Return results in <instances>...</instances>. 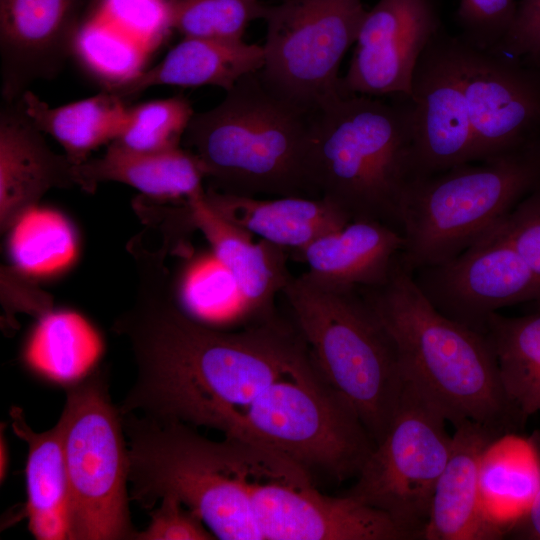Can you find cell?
<instances>
[{
    "label": "cell",
    "instance_id": "1",
    "mask_svg": "<svg viewBox=\"0 0 540 540\" xmlns=\"http://www.w3.org/2000/svg\"><path fill=\"white\" fill-rule=\"evenodd\" d=\"M134 253L135 299L113 326L129 340L137 368L121 414L224 433L234 415L272 382L314 364L298 329L274 315L235 332L192 317L176 298L164 253Z\"/></svg>",
    "mask_w": 540,
    "mask_h": 540
},
{
    "label": "cell",
    "instance_id": "2",
    "mask_svg": "<svg viewBox=\"0 0 540 540\" xmlns=\"http://www.w3.org/2000/svg\"><path fill=\"white\" fill-rule=\"evenodd\" d=\"M358 289L395 346L404 382L447 421L471 420L502 434L523 428L486 335L435 309L401 260L386 282Z\"/></svg>",
    "mask_w": 540,
    "mask_h": 540
},
{
    "label": "cell",
    "instance_id": "3",
    "mask_svg": "<svg viewBox=\"0 0 540 540\" xmlns=\"http://www.w3.org/2000/svg\"><path fill=\"white\" fill-rule=\"evenodd\" d=\"M410 96L339 95L313 113L308 156L313 197L350 220L400 232L407 192L417 178Z\"/></svg>",
    "mask_w": 540,
    "mask_h": 540
},
{
    "label": "cell",
    "instance_id": "4",
    "mask_svg": "<svg viewBox=\"0 0 540 540\" xmlns=\"http://www.w3.org/2000/svg\"><path fill=\"white\" fill-rule=\"evenodd\" d=\"M313 113L283 98L259 71L215 107L194 113L183 142L209 188L253 197H313L308 172Z\"/></svg>",
    "mask_w": 540,
    "mask_h": 540
},
{
    "label": "cell",
    "instance_id": "5",
    "mask_svg": "<svg viewBox=\"0 0 540 540\" xmlns=\"http://www.w3.org/2000/svg\"><path fill=\"white\" fill-rule=\"evenodd\" d=\"M131 499L152 510L178 498L222 540H262L243 459L235 439L209 440L188 425L122 414Z\"/></svg>",
    "mask_w": 540,
    "mask_h": 540
},
{
    "label": "cell",
    "instance_id": "6",
    "mask_svg": "<svg viewBox=\"0 0 540 540\" xmlns=\"http://www.w3.org/2000/svg\"><path fill=\"white\" fill-rule=\"evenodd\" d=\"M282 294L322 378L378 444L404 387L390 336L358 288H327L301 274L291 276Z\"/></svg>",
    "mask_w": 540,
    "mask_h": 540
},
{
    "label": "cell",
    "instance_id": "7",
    "mask_svg": "<svg viewBox=\"0 0 540 540\" xmlns=\"http://www.w3.org/2000/svg\"><path fill=\"white\" fill-rule=\"evenodd\" d=\"M540 185V138L494 158L418 177L400 215L411 272L447 261L496 228Z\"/></svg>",
    "mask_w": 540,
    "mask_h": 540
},
{
    "label": "cell",
    "instance_id": "8",
    "mask_svg": "<svg viewBox=\"0 0 540 540\" xmlns=\"http://www.w3.org/2000/svg\"><path fill=\"white\" fill-rule=\"evenodd\" d=\"M224 434L338 480L357 476L375 447L357 413L315 363L272 382L234 415Z\"/></svg>",
    "mask_w": 540,
    "mask_h": 540
},
{
    "label": "cell",
    "instance_id": "9",
    "mask_svg": "<svg viewBox=\"0 0 540 540\" xmlns=\"http://www.w3.org/2000/svg\"><path fill=\"white\" fill-rule=\"evenodd\" d=\"M107 374L93 370L68 385L59 423L70 495V540L134 539L129 452Z\"/></svg>",
    "mask_w": 540,
    "mask_h": 540
},
{
    "label": "cell",
    "instance_id": "10",
    "mask_svg": "<svg viewBox=\"0 0 540 540\" xmlns=\"http://www.w3.org/2000/svg\"><path fill=\"white\" fill-rule=\"evenodd\" d=\"M444 414L404 382L392 422L346 495L422 539L436 483L451 452Z\"/></svg>",
    "mask_w": 540,
    "mask_h": 540
},
{
    "label": "cell",
    "instance_id": "11",
    "mask_svg": "<svg viewBox=\"0 0 540 540\" xmlns=\"http://www.w3.org/2000/svg\"><path fill=\"white\" fill-rule=\"evenodd\" d=\"M366 9L362 0H282L267 5L264 65L277 94L314 112L342 95L339 68L355 44Z\"/></svg>",
    "mask_w": 540,
    "mask_h": 540
},
{
    "label": "cell",
    "instance_id": "12",
    "mask_svg": "<svg viewBox=\"0 0 540 540\" xmlns=\"http://www.w3.org/2000/svg\"><path fill=\"white\" fill-rule=\"evenodd\" d=\"M262 540H408L386 514L319 492L310 473L279 454L238 441Z\"/></svg>",
    "mask_w": 540,
    "mask_h": 540
},
{
    "label": "cell",
    "instance_id": "13",
    "mask_svg": "<svg viewBox=\"0 0 540 540\" xmlns=\"http://www.w3.org/2000/svg\"><path fill=\"white\" fill-rule=\"evenodd\" d=\"M412 276L435 309L483 334L500 308L540 301L536 278L498 226L455 257Z\"/></svg>",
    "mask_w": 540,
    "mask_h": 540
},
{
    "label": "cell",
    "instance_id": "14",
    "mask_svg": "<svg viewBox=\"0 0 540 540\" xmlns=\"http://www.w3.org/2000/svg\"><path fill=\"white\" fill-rule=\"evenodd\" d=\"M453 53L469 105L475 162L540 138V69L452 35Z\"/></svg>",
    "mask_w": 540,
    "mask_h": 540
},
{
    "label": "cell",
    "instance_id": "15",
    "mask_svg": "<svg viewBox=\"0 0 540 540\" xmlns=\"http://www.w3.org/2000/svg\"><path fill=\"white\" fill-rule=\"evenodd\" d=\"M443 29L439 0H379L362 19L341 94L411 96L415 67Z\"/></svg>",
    "mask_w": 540,
    "mask_h": 540
},
{
    "label": "cell",
    "instance_id": "16",
    "mask_svg": "<svg viewBox=\"0 0 540 540\" xmlns=\"http://www.w3.org/2000/svg\"><path fill=\"white\" fill-rule=\"evenodd\" d=\"M413 149L417 178L475 162L469 105L452 35L444 28L421 55L412 77Z\"/></svg>",
    "mask_w": 540,
    "mask_h": 540
},
{
    "label": "cell",
    "instance_id": "17",
    "mask_svg": "<svg viewBox=\"0 0 540 540\" xmlns=\"http://www.w3.org/2000/svg\"><path fill=\"white\" fill-rule=\"evenodd\" d=\"M87 2L0 0L4 101H17L31 83L60 72L73 51Z\"/></svg>",
    "mask_w": 540,
    "mask_h": 540
},
{
    "label": "cell",
    "instance_id": "18",
    "mask_svg": "<svg viewBox=\"0 0 540 540\" xmlns=\"http://www.w3.org/2000/svg\"><path fill=\"white\" fill-rule=\"evenodd\" d=\"M183 220L200 231L232 277L244 318L273 315V303L291 278L288 252L238 227L207 200L205 191L181 202Z\"/></svg>",
    "mask_w": 540,
    "mask_h": 540
},
{
    "label": "cell",
    "instance_id": "19",
    "mask_svg": "<svg viewBox=\"0 0 540 540\" xmlns=\"http://www.w3.org/2000/svg\"><path fill=\"white\" fill-rule=\"evenodd\" d=\"M77 186L75 164L52 151L19 99L0 113V225L9 230L53 188Z\"/></svg>",
    "mask_w": 540,
    "mask_h": 540
},
{
    "label": "cell",
    "instance_id": "20",
    "mask_svg": "<svg viewBox=\"0 0 540 540\" xmlns=\"http://www.w3.org/2000/svg\"><path fill=\"white\" fill-rule=\"evenodd\" d=\"M403 245L401 233L387 224L350 220L293 255L306 265L303 274L311 281L355 289L386 282L401 260Z\"/></svg>",
    "mask_w": 540,
    "mask_h": 540
},
{
    "label": "cell",
    "instance_id": "21",
    "mask_svg": "<svg viewBox=\"0 0 540 540\" xmlns=\"http://www.w3.org/2000/svg\"><path fill=\"white\" fill-rule=\"evenodd\" d=\"M498 431L465 420L455 426L447 463L436 483L424 540H497L485 520L479 497V465L483 450Z\"/></svg>",
    "mask_w": 540,
    "mask_h": 540
},
{
    "label": "cell",
    "instance_id": "22",
    "mask_svg": "<svg viewBox=\"0 0 540 540\" xmlns=\"http://www.w3.org/2000/svg\"><path fill=\"white\" fill-rule=\"evenodd\" d=\"M264 65L263 45L183 37L154 67L112 84L123 99L160 85L216 86L226 92Z\"/></svg>",
    "mask_w": 540,
    "mask_h": 540
},
{
    "label": "cell",
    "instance_id": "23",
    "mask_svg": "<svg viewBox=\"0 0 540 540\" xmlns=\"http://www.w3.org/2000/svg\"><path fill=\"white\" fill-rule=\"evenodd\" d=\"M210 204L229 221L260 240L294 254L350 219L318 197H253L205 189Z\"/></svg>",
    "mask_w": 540,
    "mask_h": 540
},
{
    "label": "cell",
    "instance_id": "24",
    "mask_svg": "<svg viewBox=\"0 0 540 540\" xmlns=\"http://www.w3.org/2000/svg\"><path fill=\"white\" fill-rule=\"evenodd\" d=\"M540 490V431L507 432L482 452L479 497L487 523L503 538L521 520Z\"/></svg>",
    "mask_w": 540,
    "mask_h": 540
},
{
    "label": "cell",
    "instance_id": "25",
    "mask_svg": "<svg viewBox=\"0 0 540 540\" xmlns=\"http://www.w3.org/2000/svg\"><path fill=\"white\" fill-rule=\"evenodd\" d=\"M77 186L93 192L101 182L127 184L146 197L186 200L205 191L204 172L186 148L141 152L110 143L106 152L75 165Z\"/></svg>",
    "mask_w": 540,
    "mask_h": 540
},
{
    "label": "cell",
    "instance_id": "26",
    "mask_svg": "<svg viewBox=\"0 0 540 540\" xmlns=\"http://www.w3.org/2000/svg\"><path fill=\"white\" fill-rule=\"evenodd\" d=\"M14 433L27 443L26 515L30 532L39 540H70V495L62 429L56 425L37 433L23 411L10 409Z\"/></svg>",
    "mask_w": 540,
    "mask_h": 540
},
{
    "label": "cell",
    "instance_id": "27",
    "mask_svg": "<svg viewBox=\"0 0 540 540\" xmlns=\"http://www.w3.org/2000/svg\"><path fill=\"white\" fill-rule=\"evenodd\" d=\"M19 101L34 126L61 144L65 155L75 165L86 161L99 146L119 137L129 108L121 96L109 89L56 107L30 90H26Z\"/></svg>",
    "mask_w": 540,
    "mask_h": 540
},
{
    "label": "cell",
    "instance_id": "28",
    "mask_svg": "<svg viewBox=\"0 0 540 540\" xmlns=\"http://www.w3.org/2000/svg\"><path fill=\"white\" fill-rule=\"evenodd\" d=\"M101 352V338L83 316L51 310L39 317L29 335L24 359L39 375L70 385L92 371Z\"/></svg>",
    "mask_w": 540,
    "mask_h": 540
},
{
    "label": "cell",
    "instance_id": "29",
    "mask_svg": "<svg viewBox=\"0 0 540 540\" xmlns=\"http://www.w3.org/2000/svg\"><path fill=\"white\" fill-rule=\"evenodd\" d=\"M485 335L505 394L525 425L540 411V310L519 317L495 312L487 321Z\"/></svg>",
    "mask_w": 540,
    "mask_h": 540
},
{
    "label": "cell",
    "instance_id": "30",
    "mask_svg": "<svg viewBox=\"0 0 540 540\" xmlns=\"http://www.w3.org/2000/svg\"><path fill=\"white\" fill-rule=\"evenodd\" d=\"M10 229L11 258L24 274L59 271L75 258V232L69 221L54 210L35 206Z\"/></svg>",
    "mask_w": 540,
    "mask_h": 540
},
{
    "label": "cell",
    "instance_id": "31",
    "mask_svg": "<svg viewBox=\"0 0 540 540\" xmlns=\"http://www.w3.org/2000/svg\"><path fill=\"white\" fill-rule=\"evenodd\" d=\"M260 0H165L166 26L183 37L243 40L248 25L263 19Z\"/></svg>",
    "mask_w": 540,
    "mask_h": 540
},
{
    "label": "cell",
    "instance_id": "32",
    "mask_svg": "<svg viewBox=\"0 0 540 540\" xmlns=\"http://www.w3.org/2000/svg\"><path fill=\"white\" fill-rule=\"evenodd\" d=\"M174 290L181 307L201 322L213 326L244 318L235 283L212 252L186 264Z\"/></svg>",
    "mask_w": 540,
    "mask_h": 540
},
{
    "label": "cell",
    "instance_id": "33",
    "mask_svg": "<svg viewBox=\"0 0 540 540\" xmlns=\"http://www.w3.org/2000/svg\"><path fill=\"white\" fill-rule=\"evenodd\" d=\"M194 113L190 101L183 96L129 106L125 127L113 143L141 152L180 147Z\"/></svg>",
    "mask_w": 540,
    "mask_h": 540
},
{
    "label": "cell",
    "instance_id": "34",
    "mask_svg": "<svg viewBox=\"0 0 540 540\" xmlns=\"http://www.w3.org/2000/svg\"><path fill=\"white\" fill-rule=\"evenodd\" d=\"M516 8L515 0H460L457 36L470 46L491 51L506 35Z\"/></svg>",
    "mask_w": 540,
    "mask_h": 540
},
{
    "label": "cell",
    "instance_id": "35",
    "mask_svg": "<svg viewBox=\"0 0 540 540\" xmlns=\"http://www.w3.org/2000/svg\"><path fill=\"white\" fill-rule=\"evenodd\" d=\"M498 228L528 265L540 287V185L514 207ZM537 308L540 310V301Z\"/></svg>",
    "mask_w": 540,
    "mask_h": 540
},
{
    "label": "cell",
    "instance_id": "36",
    "mask_svg": "<svg viewBox=\"0 0 540 540\" xmlns=\"http://www.w3.org/2000/svg\"><path fill=\"white\" fill-rule=\"evenodd\" d=\"M150 511V523L137 531L134 540H212L213 533L202 519L174 496H164Z\"/></svg>",
    "mask_w": 540,
    "mask_h": 540
},
{
    "label": "cell",
    "instance_id": "37",
    "mask_svg": "<svg viewBox=\"0 0 540 540\" xmlns=\"http://www.w3.org/2000/svg\"><path fill=\"white\" fill-rule=\"evenodd\" d=\"M493 52L540 69V0H520L513 21Z\"/></svg>",
    "mask_w": 540,
    "mask_h": 540
},
{
    "label": "cell",
    "instance_id": "38",
    "mask_svg": "<svg viewBox=\"0 0 540 540\" xmlns=\"http://www.w3.org/2000/svg\"><path fill=\"white\" fill-rule=\"evenodd\" d=\"M22 274L23 272L17 268L2 271V293L15 294L2 296L7 321H11L15 312H26L41 317L51 311L50 297L25 280Z\"/></svg>",
    "mask_w": 540,
    "mask_h": 540
},
{
    "label": "cell",
    "instance_id": "39",
    "mask_svg": "<svg viewBox=\"0 0 540 540\" xmlns=\"http://www.w3.org/2000/svg\"><path fill=\"white\" fill-rule=\"evenodd\" d=\"M516 539L540 540V490L524 517L510 530Z\"/></svg>",
    "mask_w": 540,
    "mask_h": 540
},
{
    "label": "cell",
    "instance_id": "40",
    "mask_svg": "<svg viewBox=\"0 0 540 540\" xmlns=\"http://www.w3.org/2000/svg\"><path fill=\"white\" fill-rule=\"evenodd\" d=\"M7 466H8L7 446H6V441L3 438V432H1V441H0V476H1V481H3L5 476H6Z\"/></svg>",
    "mask_w": 540,
    "mask_h": 540
}]
</instances>
